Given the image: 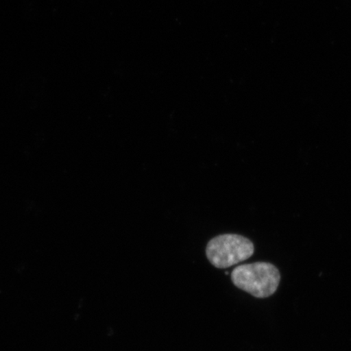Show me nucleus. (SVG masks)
I'll list each match as a JSON object with an SVG mask.
<instances>
[{
	"label": "nucleus",
	"mask_w": 351,
	"mask_h": 351,
	"mask_svg": "<svg viewBox=\"0 0 351 351\" xmlns=\"http://www.w3.org/2000/svg\"><path fill=\"white\" fill-rule=\"evenodd\" d=\"M280 279L278 269L266 262L238 266L231 274L232 282L236 287L258 298L273 295L278 288Z\"/></svg>",
	"instance_id": "1"
},
{
	"label": "nucleus",
	"mask_w": 351,
	"mask_h": 351,
	"mask_svg": "<svg viewBox=\"0 0 351 351\" xmlns=\"http://www.w3.org/2000/svg\"><path fill=\"white\" fill-rule=\"evenodd\" d=\"M254 252L252 241L244 236L222 234L210 239L206 248L208 260L217 269L238 265L251 258Z\"/></svg>",
	"instance_id": "2"
}]
</instances>
